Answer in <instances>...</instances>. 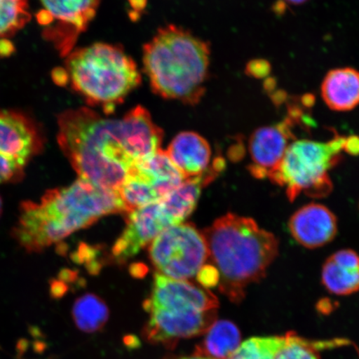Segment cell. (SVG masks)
Wrapping results in <instances>:
<instances>
[{
    "instance_id": "2",
    "label": "cell",
    "mask_w": 359,
    "mask_h": 359,
    "mask_svg": "<svg viewBox=\"0 0 359 359\" xmlns=\"http://www.w3.org/2000/svg\"><path fill=\"white\" fill-rule=\"evenodd\" d=\"M118 213L126 214V209L118 191L79 178L48 190L39 202L22 201L12 235L27 252L39 253L105 215Z\"/></svg>"
},
{
    "instance_id": "30",
    "label": "cell",
    "mask_w": 359,
    "mask_h": 359,
    "mask_svg": "<svg viewBox=\"0 0 359 359\" xmlns=\"http://www.w3.org/2000/svg\"><path fill=\"white\" fill-rule=\"evenodd\" d=\"M168 359H209V358H205V357L193 355L191 357H172V358H170Z\"/></svg>"
},
{
    "instance_id": "9",
    "label": "cell",
    "mask_w": 359,
    "mask_h": 359,
    "mask_svg": "<svg viewBox=\"0 0 359 359\" xmlns=\"http://www.w3.org/2000/svg\"><path fill=\"white\" fill-rule=\"evenodd\" d=\"M37 20L43 36L62 56L69 55L80 34L93 20L100 0H40Z\"/></svg>"
},
{
    "instance_id": "15",
    "label": "cell",
    "mask_w": 359,
    "mask_h": 359,
    "mask_svg": "<svg viewBox=\"0 0 359 359\" xmlns=\"http://www.w3.org/2000/svg\"><path fill=\"white\" fill-rule=\"evenodd\" d=\"M127 177L145 183L163 200L185 181L165 151L159 149L147 158L138 161L130 169Z\"/></svg>"
},
{
    "instance_id": "20",
    "label": "cell",
    "mask_w": 359,
    "mask_h": 359,
    "mask_svg": "<svg viewBox=\"0 0 359 359\" xmlns=\"http://www.w3.org/2000/svg\"><path fill=\"white\" fill-rule=\"evenodd\" d=\"M285 337V344L278 352L275 359H320L318 355L320 350L347 344V341L344 339L311 341L294 332H289Z\"/></svg>"
},
{
    "instance_id": "11",
    "label": "cell",
    "mask_w": 359,
    "mask_h": 359,
    "mask_svg": "<svg viewBox=\"0 0 359 359\" xmlns=\"http://www.w3.org/2000/svg\"><path fill=\"white\" fill-rule=\"evenodd\" d=\"M219 306L217 296L188 280H177L156 273L150 297L143 303L147 313L165 311H210Z\"/></svg>"
},
{
    "instance_id": "6",
    "label": "cell",
    "mask_w": 359,
    "mask_h": 359,
    "mask_svg": "<svg viewBox=\"0 0 359 359\" xmlns=\"http://www.w3.org/2000/svg\"><path fill=\"white\" fill-rule=\"evenodd\" d=\"M346 137L336 136L330 142L309 139L292 142L278 167L269 174L273 183L286 188L290 201L304 193L313 198L325 197L333 190L329 170L342 159Z\"/></svg>"
},
{
    "instance_id": "18",
    "label": "cell",
    "mask_w": 359,
    "mask_h": 359,
    "mask_svg": "<svg viewBox=\"0 0 359 359\" xmlns=\"http://www.w3.org/2000/svg\"><path fill=\"white\" fill-rule=\"evenodd\" d=\"M241 332L229 320H217L206 332L194 355L210 359H228L240 346Z\"/></svg>"
},
{
    "instance_id": "29",
    "label": "cell",
    "mask_w": 359,
    "mask_h": 359,
    "mask_svg": "<svg viewBox=\"0 0 359 359\" xmlns=\"http://www.w3.org/2000/svg\"><path fill=\"white\" fill-rule=\"evenodd\" d=\"M285 2L293 4V6H299V4H303L305 2H307L308 0H285Z\"/></svg>"
},
{
    "instance_id": "23",
    "label": "cell",
    "mask_w": 359,
    "mask_h": 359,
    "mask_svg": "<svg viewBox=\"0 0 359 359\" xmlns=\"http://www.w3.org/2000/svg\"><path fill=\"white\" fill-rule=\"evenodd\" d=\"M285 341V335L253 337L241 343L228 359H275Z\"/></svg>"
},
{
    "instance_id": "27",
    "label": "cell",
    "mask_w": 359,
    "mask_h": 359,
    "mask_svg": "<svg viewBox=\"0 0 359 359\" xmlns=\"http://www.w3.org/2000/svg\"><path fill=\"white\" fill-rule=\"evenodd\" d=\"M344 151L353 156H359V137L351 136L346 137Z\"/></svg>"
},
{
    "instance_id": "13",
    "label": "cell",
    "mask_w": 359,
    "mask_h": 359,
    "mask_svg": "<svg viewBox=\"0 0 359 359\" xmlns=\"http://www.w3.org/2000/svg\"><path fill=\"white\" fill-rule=\"evenodd\" d=\"M295 120L290 116L280 123L259 128L251 134L249 151L252 164L249 170L253 177L266 178L279 165L287 148L296 140L293 133Z\"/></svg>"
},
{
    "instance_id": "24",
    "label": "cell",
    "mask_w": 359,
    "mask_h": 359,
    "mask_svg": "<svg viewBox=\"0 0 359 359\" xmlns=\"http://www.w3.org/2000/svg\"><path fill=\"white\" fill-rule=\"evenodd\" d=\"M196 277L201 286L205 289L214 288L219 284V273L212 264H204Z\"/></svg>"
},
{
    "instance_id": "1",
    "label": "cell",
    "mask_w": 359,
    "mask_h": 359,
    "mask_svg": "<svg viewBox=\"0 0 359 359\" xmlns=\"http://www.w3.org/2000/svg\"><path fill=\"white\" fill-rule=\"evenodd\" d=\"M57 142L80 179L118 191L135 164L161 149L163 132L144 107L122 118L81 107L57 118Z\"/></svg>"
},
{
    "instance_id": "19",
    "label": "cell",
    "mask_w": 359,
    "mask_h": 359,
    "mask_svg": "<svg viewBox=\"0 0 359 359\" xmlns=\"http://www.w3.org/2000/svg\"><path fill=\"white\" fill-rule=\"evenodd\" d=\"M76 326L84 333L101 331L109 318V309L96 294H86L76 300L73 307Z\"/></svg>"
},
{
    "instance_id": "31",
    "label": "cell",
    "mask_w": 359,
    "mask_h": 359,
    "mask_svg": "<svg viewBox=\"0 0 359 359\" xmlns=\"http://www.w3.org/2000/svg\"><path fill=\"white\" fill-rule=\"evenodd\" d=\"M2 210H3V201H2L1 197H0V217H1Z\"/></svg>"
},
{
    "instance_id": "25",
    "label": "cell",
    "mask_w": 359,
    "mask_h": 359,
    "mask_svg": "<svg viewBox=\"0 0 359 359\" xmlns=\"http://www.w3.org/2000/svg\"><path fill=\"white\" fill-rule=\"evenodd\" d=\"M330 259L339 266L359 269V255L353 250H341L332 255Z\"/></svg>"
},
{
    "instance_id": "16",
    "label": "cell",
    "mask_w": 359,
    "mask_h": 359,
    "mask_svg": "<svg viewBox=\"0 0 359 359\" xmlns=\"http://www.w3.org/2000/svg\"><path fill=\"white\" fill-rule=\"evenodd\" d=\"M165 152L185 179L202 176L209 170L212 150L208 142L199 134H178Z\"/></svg>"
},
{
    "instance_id": "8",
    "label": "cell",
    "mask_w": 359,
    "mask_h": 359,
    "mask_svg": "<svg viewBox=\"0 0 359 359\" xmlns=\"http://www.w3.org/2000/svg\"><path fill=\"white\" fill-rule=\"evenodd\" d=\"M43 146V133L28 116L0 111V185L20 182Z\"/></svg>"
},
{
    "instance_id": "10",
    "label": "cell",
    "mask_w": 359,
    "mask_h": 359,
    "mask_svg": "<svg viewBox=\"0 0 359 359\" xmlns=\"http://www.w3.org/2000/svg\"><path fill=\"white\" fill-rule=\"evenodd\" d=\"M177 224L161 201L135 210L128 214L127 226L112 247L111 254L116 262H127L167 229Z\"/></svg>"
},
{
    "instance_id": "12",
    "label": "cell",
    "mask_w": 359,
    "mask_h": 359,
    "mask_svg": "<svg viewBox=\"0 0 359 359\" xmlns=\"http://www.w3.org/2000/svg\"><path fill=\"white\" fill-rule=\"evenodd\" d=\"M142 336L152 344H163L173 349L180 339L204 334L217 321V311H152Z\"/></svg>"
},
{
    "instance_id": "3",
    "label": "cell",
    "mask_w": 359,
    "mask_h": 359,
    "mask_svg": "<svg viewBox=\"0 0 359 359\" xmlns=\"http://www.w3.org/2000/svg\"><path fill=\"white\" fill-rule=\"evenodd\" d=\"M203 234L209 259L219 273V290L239 304L246 289L259 283L279 254V241L260 228L252 218L232 213L223 215Z\"/></svg>"
},
{
    "instance_id": "4",
    "label": "cell",
    "mask_w": 359,
    "mask_h": 359,
    "mask_svg": "<svg viewBox=\"0 0 359 359\" xmlns=\"http://www.w3.org/2000/svg\"><path fill=\"white\" fill-rule=\"evenodd\" d=\"M210 56L208 43L181 27L168 25L143 47V69L157 95L196 105L205 92Z\"/></svg>"
},
{
    "instance_id": "21",
    "label": "cell",
    "mask_w": 359,
    "mask_h": 359,
    "mask_svg": "<svg viewBox=\"0 0 359 359\" xmlns=\"http://www.w3.org/2000/svg\"><path fill=\"white\" fill-rule=\"evenodd\" d=\"M322 283L336 295H349L359 291V269L339 266L327 259L322 269Z\"/></svg>"
},
{
    "instance_id": "7",
    "label": "cell",
    "mask_w": 359,
    "mask_h": 359,
    "mask_svg": "<svg viewBox=\"0 0 359 359\" xmlns=\"http://www.w3.org/2000/svg\"><path fill=\"white\" fill-rule=\"evenodd\" d=\"M149 257L157 273L170 279L189 280L209 259L205 237L194 224L167 229L151 242Z\"/></svg>"
},
{
    "instance_id": "28",
    "label": "cell",
    "mask_w": 359,
    "mask_h": 359,
    "mask_svg": "<svg viewBox=\"0 0 359 359\" xmlns=\"http://www.w3.org/2000/svg\"><path fill=\"white\" fill-rule=\"evenodd\" d=\"M123 344L129 350H135L141 347V341L138 337L133 334L124 336Z\"/></svg>"
},
{
    "instance_id": "14",
    "label": "cell",
    "mask_w": 359,
    "mask_h": 359,
    "mask_svg": "<svg viewBox=\"0 0 359 359\" xmlns=\"http://www.w3.org/2000/svg\"><path fill=\"white\" fill-rule=\"evenodd\" d=\"M292 236L299 245L316 249L333 241L338 232L335 215L325 205L309 203L295 212L290 219Z\"/></svg>"
},
{
    "instance_id": "26",
    "label": "cell",
    "mask_w": 359,
    "mask_h": 359,
    "mask_svg": "<svg viewBox=\"0 0 359 359\" xmlns=\"http://www.w3.org/2000/svg\"><path fill=\"white\" fill-rule=\"evenodd\" d=\"M271 67L268 61L264 60H257L249 62L246 66V74L251 77L262 79L271 73Z\"/></svg>"
},
{
    "instance_id": "5",
    "label": "cell",
    "mask_w": 359,
    "mask_h": 359,
    "mask_svg": "<svg viewBox=\"0 0 359 359\" xmlns=\"http://www.w3.org/2000/svg\"><path fill=\"white\" fill-rule=\"evenodd\" d=\"M67 79L89 105L114 111L142 82L136 62L123 49L97 43L67 56Z\"/></svg>"
},
{
    "instance_id": "22",
    "label": "cell",
    "mask_w": 359,
    "mask_h": 359,
    "mask_svg": "<svg viewBox=\"0 0 359 359\" xmlns=\"http://www.w3.org/2000/svg\"><path fill=\"white\" fill-rule=\"evenodd\" d=\"M30 19L29 0H0V41L12 37Z\"/></svg>"
},
{
    "instance_id": "32",
    "label": "cell",
    "mask_w": 359,
    "mask_h": 359,
    "mask_svg": "<svg viewBox=\"0 0 359 359\" xmlns=\"http://www.w3.org/2000/svg\"><path fill=\"white\" fill-rule=\"evenodd\" d=\"M209 359H210V358H209Z\"/></svg>"
},
{
    "instance_id": "17",
    "label": "cell",
    "mask_w": 359,
    "mask_h": 359,
    "mask_svg": "<svg viewBox=\"0 0 359 359\" xmlns=\"http://www.w3.org/2000/svg\"><path fill=\"white\" fill-rule=\"evenodd\" d=\"M323 101L334 111H352L359 105V71L340 67L327 72L321 84Z\"/></svg>"
}]
</instances>
